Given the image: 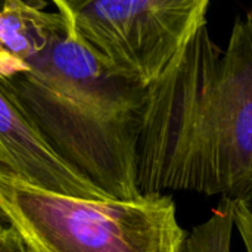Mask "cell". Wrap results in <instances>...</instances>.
Wrapping results in <instances>:
<instances>
[{"instance_id": "6da1fadb", "label": "cell", "mask_w": 252, "mask_h": 252, "mask_svg": "<svg viewBox=\"0 0 252 252\" xmlns=\"http://www.w3.org/2000/svg\"><path fill=\"white\" fill-rule=\"evenodd\" d=\"M136 170L140 195L189 190L252 204V10L224 47L202 27L146 89Z\"/></svg>"}, {"instance_id": "7a4b0ae2", "label": "cell", "mask_w": 252, "mask_h": 252, "mask_svg": "<svg viewBox=\"0 0 252 252\" xmlns=\"http://www.w3.org/2000/svg\"><path fill=\"white\" fill-rule=\"evenodd\" d=\"M1 80L68 165L111 199L140 196L136 151L146 89L111 74L65 15L43 49Z\"/></svg>"}, {"instance_id": "ba28073f", "label": "cell", "mask_w": 252, "mask_h": 252, "mask_svg": "<svg viewBox=\"0 0 252 252\" xmlns=\"http://www.w3.org/2000/svg\"><path fill=\"white\" fill-rule=\"evenodd\" d=\"M235 230L241 236L245 252H252V204L235 201Z\"/></svg>"}, {"instance_id": "52a82bcc", "label": "cell", "mask_w": 252, "mask_h": 252, "mask_svg": "<svg viewBox=\"0 0 252 252\" xmlns=\"http://www.w3.org/2000/svg\"><path fill=\"white\" fill-rule=\"evenodd\" d=\"M235 201L221 199L211 216L195 226L186 238V252H232Z\"/></svg>"}, {"instance_id": "5b68a950", "label": "cell", "mask_w": 252, "mask_h": 252, "mask_svg": "<svg viewBox=\"0 0 252 252\" xmlns=\"http://www.w3.org/2000/svg\"><path fill=\"white\" fill-rule=\"evenodd\" d=\"M0 148L9 159V171L34 186L81 199H111L55 154L1 78Z\"/></svg>"}, {"instance_id": "8992f818", "label": "cell", "mask_w": 252, "mask_h": 252, "mask_svg": "<svg viewBox=\"0 0 252 252\" xmlns=\"http://www.w3.org/2000/svg\"><path fill=\"white\" fill-rule=\"evenodd\" d=\"M44 1L7 0L0 4V77L16 75L43 49L53 30L63 21Z\"/></svg>"}, {"instance_id": "9c48e42d", "label": "cell", "mask_w": 252, "mask_h": 252, "mask_svg": "<svg viewBox=\"0 0 252 252\" xmlns=\"http://www.w3.org/2000/svg\"><path fill=\"white\" fill-rule=\"evenodd\" d=\"M0 252H28L19 235L7 226L0 238Z\"/></svg>"}, {"instance_id": "8fae6325", "label": "cell", "mask_w": 252, "mask_h": 252, "mask_svg": "<svg viewBox=\"0 0 252 252\" xmlns=\"http://www.w3.org/2000/svg\"><path fill=\"white\" fill-rule=\"evenodd\" d=\"M4 224H6V223H4V221L1 220V217H0V238H1V235L4 233V230L7 229V226H4Z\"/></svg>"}, {"instance_id": "3957f363", "label": "cell", "mask_w": 252, "mask_h": 252, "mask_svg": "<svg viewBox=\"0 0 252 252\" xmlns=\"http://www.w3.org/2000/svg\"><path fill=\"white\" fill-rule=\"evenodd\" d=\"M0 217L28 252H186L188 235L165 193L81 199L0 168Z\"/></svg>"}, {"instance_id": "277c9868", "label": "cell", "mask_w": 252, "mask_h": 252, "mask_svg": "<svg viewBox=\"0 0 252 252\" xmlns=\"http://www.w3.org/2000/svg\"><path fill=\"white\" fill-rule=\"evenodd\" d=\"M210 0H55L111 74L148 89L208 25Z\"/></svg>"}, {"instance_id": "30bf717a", "label": "cell", "mask_w": 252, "mask_h": 252, "mask_svg": "<svg viewBox=\"0 0 252 252\" xmlns=\"http://www.w3.org/2000/svg\"><path fill=\"white\" fill-rule=\"evenodd\" d=\"M0 168H4V170H7V171H9V168H10L9 159H7V157L4 155V152H3L1 148H0Z\"/></svg>"}]
</instances>
